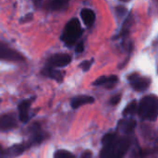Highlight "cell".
<instances>
[{"label":"cell","mask_w":158,"mask_h":158,"mask_svg":"<svg viewBox=\"0 0 158 158\" xmlns=\"http://www.w3.org/2000/svg\"><path fill=\"white\" fill-rule=\"evenodd\" d=\"M138 113L142 119L156 121L158 115V100L155 95L143 97L138 106Z\"/></svg>","instance_id":"obj_1"},{"label":"cell","mask_w":158,"mask_h":158,"mask_svg":"<svg viewBox=\"0 0 158 158\" xmlns=\"http://www.w3.org/2000/svg\"><path fill=\"white\" fill-rule=\"evenodd\" d=\"M81 158H92V153L90 151H85Z\"/></svg>","instance_id":"obj_25"},{"label":"cell","mask_w":158,"mask_h":158,"mask_svg":"<svg viewBox=\"0 0 158 158\" xmlns=\"http://www.w3.org/2000/svg\"><path fill=\"white\" fill-rule=\"evenodd\" d=\"M82 34V29L78 19H71L66 25L61 40L68 45L72 46L78 38Z\"/></svg>","instance_id":"obj_2"},{"label":"cell","mask_w":158,"mask_h":158,"mask_svg":"<svg viewBox=\"0 0 158 158\" xmlns=\"http://www.w3.org/2000/svg\"><path fill=\"white\" fill-rule=\"evenodd\" d=\"M32 131H31V136L28 142V143L26 144V147H30L31 145H37V144H40L44 139V132L41 131L40 129V126L38 124H35L32 128H31Z\"/></svg>","instance_id":"obj_7"},{"label":"cell","mask_w":158,"mask_h":158,"mask_svg":"<svg viewBox=\"0 0 158 158\" xmlns=\"http://www.w3.org/2000/svg\"><path fill=\"white\" fill-rule=\"evenodd\" d=\"M81 17L86 26H92L95 20V14L90 8H83L81 11Z\"/></svg>","instance_id":"obj_11"},{"label":"cell","mask_w":158,"mask_h":158,"mask_svg":"<svg viewBox=\"0 0 158 158\" xmlns=\"http://www.w3.org/2000/svg\"><path fill=\"white\" fill-rule=\"evenodd\" d=\"M93 63H94V60H93V59H91V60H86V61H83V62L80 65V67H81V69L83 71H88V70L90 69V68H91V66H92Z\"/></svg>","instance_id":"obj_19"},{"label":"cell","mask_w":158,"mask_h":158,"mask_svg":"<svg viewBox=\"0 0 158 158\" xmlns=\"http://www.w3.org/2000/svg\"><path fill=\"white\" fill-rule=\"evenodd\" d=\"M106 81H107V77H106V76H101V77H99L98 79H96V80L94 81L93 85H94V86L103 85V84H106Z\"/></svg>","instance_id":"obj_21"},{"label":"cell","mask_w":158,"mask_h":158,"mask_svg":"<svg viewBox=\"0 0 158 158\" xmlns=\"http://www.w3.org/2000/svg\"><path fill=\"white\" fill-rule=\"evenodd\" d=\"M32 98L23 100L19 105V120L23 123H26L29 121V109L31 104Z\"/></svg>","instance_id":"obj_8"},{"label":"cell","mask_w":158,"mask_h":158,"mask_svg":"<svg viewBox=\"0 0 158 158\" xmlns=\"http://www.w3.org/2000/svg\"><path fill=\"white\" fill-rule=\"evenodd\" d=\"M83 49H84L83 42H80V43L77 44V46H76V48H75V51H76V53H78V54H81V53H82Z\"/></svg>","instance_id":"obj_23"},{"label":"cell","mask_w":158,"mask_h":158,"mask_svg":"<svg viewBox=\"0 0 158 158\" xmlns=\"http://www.w3.org/2000/svg\"><path fill=\"white\" fill-rule=\"evenodd\" d=\"M17 127V121L14 116L5 114L0 116V131H7Z\"/></svg>","instance_id":"obj_6"},{"label":"cell","mask_w":158,"mask_h":158,"mask_svg":"<svg viewBox=\"0 0 158 158\" xmlns=\"http://www.w3.org/2000/svg\"><path fill=\"white\" fill-rule=\"evenodd\" d=\"M0 104H1V99H0Z\"/></svg>","instance_id":"obj_27"},{"label":"cell","mask_w":158,"mask_h":158,"mask_svg":"<svg viewBox=\"0 0 158 158\" xmlns=\"http://www.w3.org/2000/svg\"><path fill=\"white\" fill-rule=\"evenodd\" d=\"M2 153V147H1V145H0V154Z\"/></svg>","instance_id":"obj_26"},{"label":"cell","mask_w":158,"mask_h":158,"mask_svg":"<svg viewBox=\"0 0 158 158\" xmlns=\"http://www.w3.org/2000/svg\"><path fill=\"white\" fill-rule=\"evenodd\" d=\"M27 149L25 144H15L11 147H9L6 154V156H18L19 155H21L25 150Z\"/></svg>","instance_id":"obj_12"},{"label":"cell","mask_w":158,"mask_h":158,"mask_svg":"<svg viewBox=\"0 0 158 158\" xmlns=\"http://www.w3.org/2000/svg\"><path fill=\"white\" fill-rule=\"evenodd\" d=\"M129 81H130L132 88L135 91H138V92L145 91L149 87V85L151 83L150 79L145 78V77H141L138 73L131 74L129 77Z\"/></svg>","instance_id":"obj_4"},{"label":"cell","mask_w":158,"mask_h":158,"mask_svg":"<svg viewBox=\"0 0 158 158\" xmlns=\"http://www.w3.org/2000/svg\"><path fill=\"white\" fill-rule=\"evenodd\" d=\"M118 81V77L112 75V76H110V77L107 78V81H106V87H107L108 89H110V88L114 87V86L117 84Z\"/></svg>","instance_id":"obj_18"},{"label":"cell","mask_w":158,"mask_h":158,"mask_svg":"<svg viewBox=\"0 0 158 158\" xmlns=\"http://www.w3.org/2000/svg\"><path fill=\"white\" fill-rule=\"evenodd\" d=\"M32 19H33V14H32V13H28L27 15H25L24 17H22V18L19 19V21H20V23L29 22V21H31Z\"/></svg>","instance_id":"obj_22"},{"label":"cell","mask_w":158,"mask_h":158,"mask_svg":"<svg viewBox=\"0 0 158 158\" xmlns=\"http://www.w3.org/2000/svg\"><path fill=\"white\" fill-rule=\"evenodd\" d=\"M69 2L66 0H53L49 3V9L51 10H61L67 7Z\"/></svg>","instance_id":"obj_13"},{"label":"cell","mask_w":158,"mask_h":158,"mask_svg":"<svg viewBox=\"0 0 158 158\" xmlns=\"http://www.w3.org/2000/svg\"><path fill=\"white\" fill-rule=\"evenodd\" d=\"M116 12H117V14H118L119 17H123L124 15L127 14L128 10H127V8H126L124 6H118L116 7Z\"/></svg>","instance_id":"obj_20"},{"label":"cell","mask_w":158,"mask_h":158,"mask_svg":"<svg viewBox=\"0 0 158 158\" xmlns=\"http://www.w3.org/2000/svg\"><path fill=\"white\" fill-rule=\"evenodd\" d=\"M0 60L23 62L25 61V57L18 51L7 46L5 43L0 42Z\"/></svg>","instance_id":"obj_3"},{"label":"cell","mask_w":158,"mask_h":158,"mask_svg":"<svg viewBox=\"0 0 158 158\" xmlns=\"http://www.w3.org/2000/svg\"><path fill=\"white\" fill-rule=\"evenodd\" d=\"M117 139L116 137V134L114 133H108V134H106L102 140V143L104 144V146L106 145H108V144H111L112 143H114V141Z\"/></svg>","instance_id":"obj_17"},{"label":"cell","mask_w":158,"mask_h":158,"mask_svg":"<svg viewBox=\"0 0 158 158\" xmlns=\"http://www.w3.org/2000/svg\"><path fill=\"white\" fill-rule=\"evenodd\" d=\"M138 111V104L137 102L134 100L132 101L131 103H130L127 107L124 109L123 111V116H132V115H135L136 112Z\"/></svg>","instance_id":"obj_14"},{"label":"cell","mask_w":158,"mask_h":158,"mask_svg":"<svg viewBox=\"0 0 158 158\" xmlns=\"http://www.w3.org/2000/svg\"><path fill=\"white\" fill-rule=\"evenodd\" d=\"M54 158H76L75 156L66 150H57L54 154Z\"/></svg>","instance_id":"obj_16"},{"label":"cell","mask_w":158,"mask_h":158,"mask_svg":"<svg viewBox=\"0 0 158 158\" xmlns=\"http://www.w3.org/2000/svg\"><path fill=\"white\" fill-rule=\"evenodd\" d=\"M94 99L92 96H88V95H80V96H76L71 100V106L74 109H77L79 107H81V106H84L86 104H91L94 103Z\"/></svg>","instance_id":"obj_10"},{"label":"cell","mask_w":158,"mask_h":158,"mask_svg":"<svg viewBox=\"0 0 158 158\" xmlns=\"http://www.w3.org/2000/svg\"><path fill=\"white\" fill-rule=\"evenodd\" d=\"M42 75H44L47 78L56 80L58 82H61L63 81V73L61 71L56 70V69L50 68V67H47V66L42 70Z\"/></svg>","instance_id":"obj_9"},{"label":"cell","mask_w":158,"mask_h":158,"mask_svg":"<svg viewBox=\"0 0 158 158\" xmlns=\"http://www.w3.org/2000/svg\"><path fill=\"white\" fill-rule=\"evenodd\" d=\"M120 99H121V95H120V94H117L116 96H114V97L110 100V103H111L112 105H118V104L119 103Z\"/></svg>","instance_id":"obj_24"},{"label":"cell","mask_w":158,"mask_h":158,"mask_svg":"<svg viewBox=\"0 0 158 158\" xmlns=\"http://www.w3.org/2000/svg\"><path fill=\"white\" fill-rule=\"evenodd\" d=\"M122 124H124V127H123V131H124V132L125 133H127V134H129V133H131L133 131H134V129H135V127H136V121L134 120V119H129V120H127V121H122L121 122Z\"/></svg>","instance_id":"obj_15"},{"label":"cell","mask_w":158,"mask_h":158,"mask_svg":"<svg viewBox=\"0 0 158 158\" xmlns=\"http://www.w3.org/2000/svg\"><path fill=\"white\" fill-rule=\"evenodd\" d=\"M71 61V56L68 54H56L52 56L47 62V67L50 68H60L69 65Z\"/></svg>","instance_id":"obj_5"}]
</instances>
